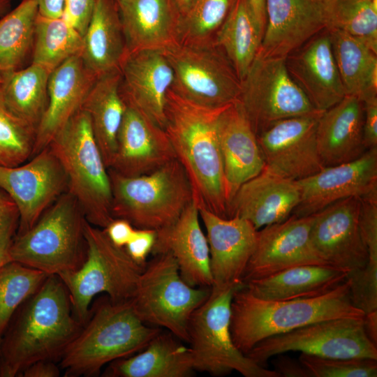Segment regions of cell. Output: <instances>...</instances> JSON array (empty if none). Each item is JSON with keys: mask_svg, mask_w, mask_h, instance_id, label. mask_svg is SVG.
Masks as SVG:
<instances>
[{"mask_svg": "<svg viewBox=\"0 0 377 377\" xmlns=\"http://www.w3.org/2000/svg\"><path fill=\"white\" fill-rule=\"evenodd\" d=\"M226 107L202 105L170 89L166 98L164 126L176 158L188 177L193 202L199 209L223 218H228V203L218 121Z\"/></svg>", "mask_w": 377, "mask_h": 377, "instance_id": "1", "label": "cell"}, {"mask_svg": "<svg viewBox=\"0 0 377 377\" xmlns=\"http://www.w3.org/2000/svg\"><path fill=\"white\" fill-rule=\"evenodd\" d=\"M82 326L61 278L48 275L1 339L0 376H18L35 362L60 359Z\"/></svg>", "mask_w": 377, "mask_h": 377, "instance_id": "2", "label": "cell"}, {"mask_svg": "<svg viewBox=\"0 0 377 377\" xmlns=\"http://www.w3.org/2000/svg\"><path fill=\"white\" fill-rule=\"evenodd\" d=\"M350 295L347 279L318 297L266 300L237 289L231 302L230 332L237 348L246 355L260 341L312 323L337 318H364Z\"/></svg>", "mask_w": 377, "mask_h": 377, "instance_id": "3", "label": "cell"}, {"mask_svg": "<svg viewBox=\"0 0 377 377\" xmlns=\"http://www.w3.org/2000/svg\"><path fill=\"white\" fill-rule=\"evenodd\" d=\"M161 330L143 323L130 301L96 303L87 323L63 353L60 367L68 377L98 375L112 362L143 350Z\"/></svg>", "mask_w": 377, "mask_h": 377, "instance_id": "4", "label": "cell"}, {"mask_svg": "<svg viewBox=\"0 0 377 377\" xmlns=\"http://www.w3.org/2000/svg\"><path fill=\"white\" fill-rule=\"evenodd\" d=\"M85 220L75 198L66 191L31 228L14 235L10 260L48 275L78 269L86 256Z\"/></svg>", "mask_w": 377, "mask_h": 377, "instance_id": "5", "label": "cell"}, {"mask_svg": "<svg viewBox=\"0 0 377 377\" xmlns=\"http://www.w3.org/2000/svg\"><path fill=\"white\" fill-rule=\"evenodd\" d=\"M113 219L135 228L158 230L172 224L193 201L188 177L175 158L156 170L126 177L109 170Z\"/></svg>", "mask_w": 377, "mask_h": 377, "instance_id": "6", "label": "cell"}, {"mask_svg": "<svg viewBox=\"0 0 377 377\" xmlns=\"http://www.w3.org/2000/svg\"><path fill=\"white\" fill-rule=\"evenodd\" d=\"M48 146L59 159L68 191L78 202L86 220L104 229L114 219L110 179L87 114L80 109Z\"/></svg>", "mask_w": 377, "mask_h": 377, "instance_id": "7", "label": "cell"}, {"mask_svg": "<svg viewBox=\"0 0 377 377\" xmlns=\"http://www.w3.org/2000/svg\"><path fill=\"white\" fill-rule=\"evenodd\" d=\"M86 256L77 269L59 276L66 286L73 313L84 325L90 316L89 306L98 294L105 293L115 302L130 301L144 267L136 263L124 247L114 245L104 229L87 220L84 224Z\"/></svg>", "mask_w": 377, "mask_h": 377, "instance_id": "8", "label": "cell"}, {"mask_svg": "<svg viewBox=\"0 0 377 377\" xmlns=\"http://www.w3.org/2000/svg\"><path fill=\"white\" fill-rule=\"evenodd\" d=\"M152 256L138 278L130 300L131 306L145 324L165 328L177 338L188 342L191 316L209 297L211 288L188 284L169 253Z\"/></svg>", "mask_w": 377, "mask_h": 377, "instance_id": "9", "label": "cell"}, {"mask_svg": "<svg viewBox=\"0 0 377 377\" xmlns=\"http://www.w3.org/2000/svg\"><path fill=\"white\" fill-rule=\"evenodd\" d=\"M241 288H211L209 297L191 315L188 334L194 369L214 376L236 371L245 377H280L274 369L253 362L233 342L231 302L234 293Z\"/></svg>", "mask_w": 377, "mask_h": 377, "instance_id": "10", "label": "cell"}, {"mask_svg": "<svg viewBox=\"0 0 377 377\" xmlns=\"http://www.w3.org/2000/svg\"><path fill=\"white\" fill-rule=\"evenodd\" d=\"M174 73L171 89L182 97L209 108L237 101L241 82L215 44L175 42L162 50Z\"/></svg>", "mask_w": 377, "mask_h": 377, "instance_id": "11", "label": "cell"}, {"mask_svg": "<svg viewBox=\"0 0 377 377\" xmlns=\"http://www.w3.org/2000/svg\"><path fill=\"white\" fill-rule=\"evenodd\" d=\"M240 82L237 101L256 135L280 120L321 112L292 79L285 58L258 51Z\"/></svg>", "mask_w": 377, "mask_h": 377, "instance_id": "12", "label": "cell"}, {"mask_svg": "<svg viewBox=\"0 0 377 377\" xmlns=\"http://www.w3.org/2000/svg\"><path fill=\"white\" fill-rule=\"evenodd\" d=\"M300 351L325 358L377 360V345L369 337L364 318H337L316 322L268 337L246 355L265 367L272 356Z\"/></svg>", "mask_w": 377, "mask_h": 377, "instance_id": "13", "label": "cell"}, {"mask_svg": "<svg viewBox=\"0 0 377 377\" xmlns=\"http://www.w3.org/2000/svg\"><path fill=\"white\" fill-rule=\"evenodd\" d=\"M24 163L0 166V187L11 198L19 213L17 234L22 233L68 191L65 170L50 146Z\"/></svg>", "mask_w": 377, "mask_h": 377, "instance_id": "14", "label": "cell"}, {"mask_svg": "<svg viewBox=\"0 0 377 377\" xmlns=\"http://www.w3.org/2000/svg\"><path fill=\"white\" fill-rule=\"evenodd\" d=\"M322 112L284 119L258 133L265 168L297 181L324 168L316 142Z\"/></svg>", "mask_w": 377, "mask_h": 377, "instance_id": "15", "label": "cell"}, {"mask_svg": "<svg viewBox=\"0 0 377 377\" xmlns=\"http://www.w3.org/2000/svg\"><path fill=\"white\" fill-rule=\"evenodd\" d=\"M360 199L338 200L313 214L310 240L328 265L349 274L364 267L368 252L360 227Z\"/></svg>", "mask_w": 377, "mask_h": 377, "instance_id": "16", "label": "cell"}, {"mask_svg": "<svg viewBox=\"0 0 377 377\" xmlns=\"http://www.w3.org/2000/svg\"><path fill=\"white\" fill-rule=\"evenodd\" d=\"M300 200L292 214L312 215L344 198H377V148L367 150L358 158L297 180Z\"/></svg>", "mask_w": 377, "mask_h": 377, "instance_id": "17", "label": "cell"}, {"mask_svg": "<svg viewBox=\"0 0 377 377\" xmlns=\"http://www.w3.org/2000/svg\"><path fill=\"white\" fill-rule=\"evenodd\" d=\"M313 214L296 216L258 230L254 251L246 267L243 282L265 278L304 265H327L315 252L310 231Z\"/></svg>", "mask_w": 377, "mask_h": 377, "instance_id": "18", "label": "cell"}, {"mask_svg": "<svg viewBox=\"0 0 377 377\" xmlns=\"http://www.w3.org/2000/svg\"><path fill=\"white\" fill-rule=\"evenodd\" d=\"M209 250L212 288L244 286L243 276L254 251L258 230L246 219L223 218L199 209Z\"/></svg>", "mask_w": 377, "mask_h": 377, "instance_id": "19", "label": "cell"}, {"mask_svg": "<svg viewBox=\"0 0 377 377\" xmlns=\"http://www.w3.org/2000/svg\"><path fill=\"white\" fill-rule=\"evenodd\" d=\"M121 94L131 106L164 129L165 108L174 73L162 50L126 53L119 67Z\"/></svg>", "mask_w": 377, "mask_h": 377, "instance_id": "20", "label": "cell"}, {"mask_svg": "<svg viewBox=\"0 0 377 377\" xmlns=\"http://www.w3.org/2000/svg\"><path fill=\"white\" fill-rule=\"evenodd\" d=\"M175 158L165 130L126 105L108 169L123 176L135 177L151 173Z\"/></svg>", "mask_w": 377, "mask_h": 377, "instance_id": "21", "label": "cell"}, {"mask_svg": "<svg viewBox=\"0 0 377 377\" xmlns=\"http://www.w3.org/2000/svg\"><path fill=\"white\" fill-rule=\"evenodd\" d=\"M285 62L290 77L317 110L330 108L346 96L327 28L289 54Z\"/></svg>", "mask_w": 377, "mask_h": 377, "instance_id": "22", "label": "cell"}, {"mask_svg": "<svg viewBox=\"0 0 377 377\" xmlns=\"http://www.w3.org/2000/svg\"><path fill=\"white\" fill-rule=\"evenodd\" d=\"M265 57L286 58L327 27L323 0H265Z\"/></svg>", "mask_w": 377, "mask_h": 377, "instance_id": "23", "label": "cell"}, {"mask_svg": "<svg viewBox=\"0 0 377 377\" xmlns=\"http://www.w3.org/2000/svg\"><path fill=\"white\" fill-rule=\"evenodd\" d=\"M300 200L297 181L264 168L239 187L230 203L228 218L246 219L258 230L288 219Z\"/></svg>", "mask_w": 377, "mask_h": 377, "instance_id": "24", "label": "cell"}, {"mask_svg": "<svg viewBox=\"0 0 377 377\" xmlns=\"http://www.w3.org/2000/svg\"><path fill=\"white\" fill-rule=\"evenodd\" d=\"M228 212L239 187L258 175L265 163L255 134L239 102L227 106L218 121Z\"/></svg>", "mask_w": 377, "mask_h": 377, "instance_id": "25", "label": "cell"}, {"mask_svg": "<svg viewBox=\"0 0 377 377\" xmlns=\"http://www.w3.org/2000/svg\"><path fill=\"white\" fill-rule=\"evenodd\" d=\"M162 253L172 256L182 279L188 284L212 287L208 242L200 225L199 209L193 200L176 221L156 230L151 253Z\"/></svg>", "mask_w": 377, "mask_h": 377, "instance_id": "26", "label": "cell"}, {"mask_svg": "<svg viewBox=\"0 0 377 377\" xmlns=\"http://www.w3.org/2000/svg\"><path fill=\"white\" fill-rule=\"evenodd\" d=\"M96 78L86 68L80 54L69 58L50 73L47 107L36 132L33 156L47 147L81 108Z\"/></svg>", "mask_w": 377, "mask_h": 377, "instance_id": "27", "label": "cell"}, {"mask_svg": "<svg viewBox=\"0 0 377 377\" xmlns=\"http://www.w3.org/2000/svg\"><path fill=\"white\" fill-rule=\"evenodd\" d=\"M364 103L346 95L320 116L316 142L324 167L354 161L367 149L364 144Z\"/></svg>", "mask_w": 377, "mask_h": 377, "instance_id": "28", "label": "cell"}, {"mask_svg": "<svg viewBox=\"0 0 377 377\" xmlns=\"http://www.w3.org/2000/svg\"><path fill=\"white\" fill-rule=\"evenodd\" d=\"M126 53L163 50L177 41L180 14L174 0H117Z\"/></svg>", "mask_w": 377, "mask_h": 377, "instance_id": "29", "label": "cell"}, {"mask_svg": "<svg viewBox=\"0 0 377 377\" xmlns=\"http://www.w3.org/2000/svg\"><path fill=\"white\" fill-rule=\"evenodd\" d=\"M170 332L161 331L135 355L116 360L104 372L108 377H188L195 371L189 348Z\"/></svg>", "mask_w": 377, "mask_h": 377, "instance_id": "30", "label": "cell"}, {"mask_svg": "<svg viewBox=\"0 0 377 377\" xmlns=\"http://www.w3.org/2000/svg\"><path fill=\"white\" fill-rule=\"evenodd\" d=\"M126 45L115 0H96L83 36L80 54L88 71L96 77L119 69Z\"/></svg>", "mask_w": 377, "mask_h": 377, "instance_id": "31", "label": "cell"}, {"mask_svg": "<svg viewBox=\"0 0 377 377\" xmlns=\"http://www.w3.org/2000/svg\"><path fill=\"white\" fill-rule=\"evenodd\" d=\"M348 276L347 272L330 265H304L250 280L244 287L263 300H290L323 295L343 283Z\"/></svg>", "mask_w": 377, "mask_h": 377, "instance_id": "32", "label": "cell"}, {"mask_svg": "<svg viewBox=\"0 0 377 377\" xmlns=\"http://www.w3.org/2000/svg\"><path fill=\"white\" fill-rule=\"evenodd\" d=\"M120 87L119 69L97 77L80 108L89 117L94 138L108 169L115 153L117 134L126 107Z\"/></svg>", "mask_w": 377, "mask_h": 377, "instance_id": "33", "label": "cell"}, {"mask_svg": "<svg viewBox=\"0 0 377 377\" xmlns=\"http://www.w3.org/2000/svg\"><path fill=\"white\" fill-rule=\"evenodd\" d=\"M328 30L346 95L355 96L362 102L376 98L377 52L348 34Z\"/></svg>", "mask_w": 377, "mask_h": 377, "instance_id": "34", "label": "cell"}, {"mask_svg": "<svg viewBox=\"0 0 377 377\" xmlns=\"http://www.w3.org/2000/svg\"><path fill=\"white\" fill-rule=\"evenodd\" d=\"M263 38L249 0H234L218 30L215 44L221 50L241 81L258 51Z\"/></svg>", "mask_w": 377, "mask_h": 377, "instance_id": "35", "label": "cell"}, {"mask_svg": "<svg viewBox=\"0 0 377 377\" xmlns=\"http://www.w3.org/2000/svg\"><path fill=\"white\" fill-rule=\"evenodd\" d=\"M50 72L31 63L25 68L5 75L0 94L6 107L36 132L48 103Z\"/></svg>", "mask_w": 377, "mask_h": 377, "instance_id": "36", "label": "cell"}, {"mask_svg": "<svg viewBox=\"0 0 377 377\" xmlns=\"http://www.w3.org/2000/svg\"><path fill=\"white\" fill-rule=\"evenodd\" d=\"M37 4L22 0L0 19V75L21 70L31 63Z\"/></svg>", "mask_w": 377, "mask_h": 377, "instance_id": "37", "label": "cell"}, {"mask_svg": "<svg viewBox=\"0 0 377 377\" xmlns=\"http://www.w3.org/2000/svg\"><path fill=\"white\" fill-rule=\"evenodd\" d=\"M82 36L62 16L47 17L38 14L31 63L50 73L69 58L81 54Z\"/></svg>", "mask_w": 377, "mask_h": 377, "instance_id": "38", "label": "cell"}, {"mask_svg": "<svg viewBox=\"0 0 377 377\" xmlns=\"http://www.w3.org/2000/svg\"><path fill=\"white\" fill-rule=\"evenodd\" d=\"M327 29L354 36L377 52V0H323Z\"/></svg>", "mask_w": 377, "mask_h": 377, "instance_id": "39", "label": "cell"}, {"mask_svg": "<svg viewBox=\"0 0 377 377\" xmlns=\"http://www.w3.org/2000/svg\"><path fill=\"white\" fill-rule=\"evenodd\" d=\"M48 274L9 261L0 267V335L16 310L33 295L43 284Z\"/></svg>", "mask_w": 377, "mask_h": 377, "instance_id": "40", "label": "cell"}, {"mask_svg": "<svg viewBox=\"0 0 377 377\" xmlns=\"http://www.w3.org/2000/svg\"><path fill=\"white\" fill-rule=\"evenodd\" d=\"M234 0H194L179 16L177 41L206 44L215 36L228 15Z\"/></svg>", "mask_w": 377, "mask_h": 377, "instance_id": "41", "label": "cell"}, {"mask_svg": "<svg viewBox=\"0 0 377 377\" xmlns=\"http://www.w3.org/2000/svg\"><path fill=\"white\" fill-rule=\"evenodd\" d=\"M35 140L36 131L6 107L0 94V166L28 161L34 154Z\"/></svg>", "mask_w": 377, "mask_h": 377, "instance_id": "42", "label": "cell"}, {"mask_svg": "<svg viewBox=\"0 0 377 377\" xmlns=\"http://www.w3.org/2000/svg\"><path fill=\"white\" fill-rule=\"evenodd\" d=\"M299 361L312 377H376L377 360L370 358H325L301 353Z\"/></svg>", "mask_w": 377, "mask_h": 377, "instance_id": "43", "label": "cell"}, {"mask_svg": "<svg viewBox=\"0 0 377 377\" xmlns=\"http://www.w3.org/2000/svg\"><path fill=\"white\" fill-rule=\"evenodd\" d=\"M360 200V227L368 252L367 263L377 265V198Z\"/></svg>", "mask_w": 377, "mask_h": 377, "instance_id": "44", "label": "cell"}, {"mask_svg": "<svg viewBox=\"0 0 377 377\" xmlns=\"http://www.w3.org/2000/svg\"><path fill=\"white\" fill-rule=\"evenodd\" d=\"M96 0H64L62 17L83 37Z\"/></svg>", "mask_w": 377, "mask_h": 377, "instance_id": "45", "label": "cell"}, {"mask_svg": "<svg viewBox=\"0 0 377 377\" xmlns=\"http://www.w3.org/2000/svg\"><path fill=\"white\" fill-rule=\"evenodd\" d=\"M156 238V230L135 228L125 249L138 265L145 267L148 256L151 253Z\"/></svg>", "mask_w": 377, "mask_h": 377, "instance_id": "46", "label": "cell"}, {"mask_svg": "<svg viewBox=\"0 0 377 377\" xmlns=\"http://www.w3.org/2000/svg\"><path fill=\"white\" fill-rule=\"evenodd\" d=\"M18 222L19 213L15 202L0 187V237L15 235Z\"/></svg>", "mask_w": 377, "mask_h": 377, "instance_id": "47", "label": "cell"}, {"mask_svg": "<svg viewBox=\"0 0 377 377\" xmlns=\"http://www.w3.org/2000/svg\"><path fill=\"white\" fill-rule=\"evenodd\" d=\"M364 103L363 139L366 149L377 148V97Z\"/></svg>", "mask_w": 377, "mask_h": 377, "instance_id": "48", "label": "cell"}, {"mask_svg": "<svg viewBox=\"0 0 377 377\" xmlns=\"http://www.w3.org/2000/svg\"><path fill=\"white\" fill-rule=\"evenodd\" d=\"M135 228L126 220L114 219L104 230L110 240L116 246L125 247L132 237Z\"/></svg>", "mask_w": 377, "mask_h": 377, "instance_id": "49", "label": "cell"}, {"mask_svg": "<svg viewBox=\"0 0 377 377\" xmlns=\"http://www.w3.org/2000/svg\"><path fill=\"white\" fill-rule=\"evenodd\" d=\"M274 371L283 377H312L310 371L300 361L287 356H279L274 362Z\"/></svg>", "mask_w": 377, "mask_h": 377, "instance_id": "50", "label": "cell"}, {"mask_svg": "<svg viewBox=\"0 0 377 377\" xmlns=\"http://www.w3.org/2000/svg\"><path fill=\"white\" fill-rule=\"evenodd\" d=\"M60 369L53 360H43L35 362L27 367L20 376L24 377H57Z\"/></svg>", "mask_w": 377, "mask_h": 377, "instance_id": "51", "label": "cell"}, {"mask_svg": "<svg viewBox=\"0 0 377 377\" xmlns=\"http://www.w3.org/2000/svg\"><path fill=\"white\" fill-rule=\"evenodd\" d=\"M22 1V0H21ZM38 8L39 14L47 17H60L63 15L64 0H31Z\"/></svg>", "mask_w": 377, "mask_h": 377, "instance_id": "52", "label": "cell"}, {"mask_svg": "<svg viewBox=\"0 0 377 377\" xmlns=\"http://www.w3.org/2000/svg\"><path fill=\"white\" fill-rule=\"evenodd\" d=\"M249 2L263 35L266 22L265 0H249Z\"/></svg>", "mask_w": 377, "mask_h": 377, "instance_id": "53", "label": "cell"}, {"mask_svg": "<svg viewBox=\"0 0 377 377\" xmlns=\"http://www.w3.org/2000/svg\"><path fill=\"white\" fill-rule=\"evenodd\" d=\"M15 235H6L0 237V267L11 261L10 247Z\"/></svg>", "mask_w": 377, "mask_h": 377, "instance_id": "54", "label": "cell"}, {"mask_svg": "<svg viewBox=\"0 0 377 377\" xmlns=\"http://www.w3.org/2000/svg\"><path fill=\"white\" fill-rule=\"evenodd\" d=\"M193 1L194 0H174L180 15L186 11Z\"/></svg>", "mask_w": 377, "mask_h": 377, "instance_id": "55", "label": "cell"}, {"mask_svg": "<svg viewBox=\"0 0 377 377\" xmlns=\"http://www.w3.org/2000/svg\"><path fill=\"white\" fill-rule=\"evenodd\" d=\"M11 0H0V18L10 10Z\"/></svg>", "mask_w": 377, "mask_h": 377, "instance_id": "56", "label": "cell"}, {"mask_svg": "<svg viewBox=\"0 0 377 377\" xmlns=\"http://www.w3.org/2000/svg\"><path fill=\"white\" fill-rule=\"evenodd\" d=\"M2 80H3L2 76L0 75V83L2 82Z\"/></svg>", "mask_w": 377, "mask_h": 377, "instance_id": "57", "label": "cell"}, {"mask_svg": "<svg viewBox=\"0 0 377 377\" xmlns=\"http://www.w3.org/2000/svg\"><path fill=\"white\" fill-rule=\"evenodd\" d=\"M1 339H2V338H1V336L0 335V348H1Z\"/></svg>", "mask_w": 377, "mask_h": 377, "instance_id": "58", "label": "cell"}, {"mask_svg": "<svg viewBox=\"0 0 377 377\" xmlns=\"http://www.w3.org/2000/svg\"><path fill=\"white\" fill-rule=\"evenodd\" d=\"M117 0H115V1H117Z\"/></svg>", "mask_w": 377, "mask_h": 377, "instance_id": "59", "label": "cell"}]
</instances>
